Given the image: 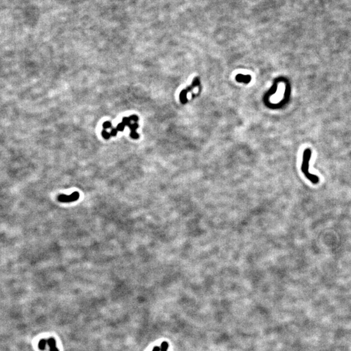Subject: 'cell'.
I'll return each mask as SVG.
<instances>
[{
  "mask_svg": "<svg viewBox=\"0 0 351 351\" xmlns=\"http://www.w3.org/2000/svg\"><path fill=\"white\" fill-rule=\"evenodd\" d=\"M79 197H80V194L77 192H74L72 193L71 195H61L58 196V200L61 202L64 203H69L72 202H75L78 200Z\"/></svg>",
  "mask_w": 351,
  "mask_h": 351,
  "instance_id": "cell-2",
  "label": "cell"
},
{
  "mask_svg": "<svg viewBox=\"0 0 351 351\" xmlns=\"http://www.w3.org/2000/svg\"><path fill=\"white\" fill-rule=\"evenodd\" d=\"M130 137L133 139H137L139 137V135L137 133L136 131H132L130 133Z\"/></svg>",
  "mask_w": 351,
  "mask_h": 351,
  "instance_id": "cell-12",
  "label": "cell"
},
{
  "mask_svg": "<svg viewBox=\"0 0 351 351\" xmlns=\"http://www.w3.org/2000/svg\"><path fill=\"white\" fill-rule=\"evenodd\" d=\"M103 128H104V130H107V129H111V128H113V126H112V124L110 122L106 121L103 124Z\"/></svg>",
  "mask_w": 351,
  "mask_h": 351,
  "instance_id": "cell-9",
  "label": "cell"
},
{
  "mask_svg": "<svg viewBox=\"0 0 351 351\" xmlns=\"http://www.w3.org/2000/svg\"><path fill=\"white\" fill-rule=\"evenodd\" d=\"M236 80L239 82H243L244 83H248L251 80V77L249 75H242L238 74L236 76Z\"/></svg>",
  "mask_w": 351,
  "mask_h": 351,
  "instance_id": "cell-4",
  "label": "cell"
},
{
  "mask_svg": "<svg viewBox=\"0 0 351 351\" xmlns=\"http://www.w3.org/2000/svg\"><path fill=\"white\" fill-rule=\"evenodd\" d=\"M198 84H199V80H198V79L197 78V77H196V78L194 79V81H193L192 84V85L191 87H189L188 89H187L186 90H183L182 91V93H181L180 95H179V99H180V101H181V102L182 103H185L187 102L186 95H187V92L191 90H192L193 89V88L195 87L196 85H198Z\"/></svg>",
  "mask_w": 351,
  "mask_h": 351,
  "instance_id": "cell-3",
  "label": "cell"
},
{
  "mask_svg": "<svg viewBox=\"0 0 351 351\" xmlns=\"http://www.w3.org/2000/svg\"><path fill=\"white\" fill-rule=\"evenodd\" d=\"M46 345H47V340H46L44 339H42L40 341H39L38 346V348L39 349H40L42 350H44L46 349Z\"/></svg>",
  "mask_w": 351,
  "mask_h": 351,
  "instance_id": "cell-6",
  "label": "cell"
},
{
  "mask_svg": "<svg viewBox=\"0 0 351 351\" xmlns=\"http://www.w3.org/2000/svg\"><path fill=\"white\" fill-rule=\"evenodd\" d=\"M168 348H169V343L166 341H163V343H161V347H160V351H166L167 350Z\"/></svg>",
  "mask_w": 351,
  "mask_h": 351,
  "instance_id": "cell-7",
  "label": "cell"
},
{
  "mask_svg": "<svg viewBox=\"0 0 351 351\" xmlns=\"http://www.w3.org/2000/svg\"><path fill=\"white\" fill-rule=\"evenodd\" d=\"M130 118L131 121H133L135 123L139 121V117L137 115H131L130 116Z\"/></svg>",
  "mask_w": 351,
  "mask_h": 351,
  "instance_id": "cell-14",
  "label": "cell"
},
{
  "mask_svg": "<svg viewBox=\"0 0 351 351\" xmlns=\"http://www.w3.org/2000/svg\"><path fill=\"white\" fill-rule=\"evenodd\" d=\"M102 137L105 139H109V138H110L111 136V134H110V133H109L108 131H107L106 130H103L102 131Z\"/></svg>",
  "mask_w": 351,
  "mask_h": 351,
  "instance_id": "cell-8",
  "label": "cell"
},
{
  "mask_svg": "<svg viewBox=\"0 0 351 351\" xmlns=\"http://www.w3.org/2000/svg\"><path fill=\"white\" fill-rule=\"evenodd\" d=\"M311 156V151L310 149H306L303 153L302 157V163L301 170L305 176L313 184H317L319 182V179L316 175L312 174L309 171V163Z\"/></svg>",
  "mask_w": 351,
  "mask_h": 351,
  "instance_id": "cell-1",
  "label": "cell"
},
{
  "mask_svg": "<svg viewBox=\"0 0 351 351\" xmlns=\"http://www.w3.org/2000/svg\"><path fill=\"white\" fill-rule=\"evenodd\" d=\"M129 128L131 130V131H136L139 128V124H137V123H133V124H131L129 126Z\"/></svg>",
  "mask_w": 351,
  "mask_h": 351,
  "instance_id": "cell-11",
  "label": "cell"
},
{
  "mask_svg": "<svg viewBox=\"0 0 351 351\" xmlns=\"http://www.w3.org/2000/svg\"><path fill=\"white\" fill-rule=\"evenodd\" d=\"M123 124H124L125 126H130L131 124V120L130 117H124L122 118V122Z\"/></svg>",
  "mask_w": 351,
  "mask_h": 351,
  "instance_id": "cell-10",
  "label": "cell"
},
{
  "mask_svg": "<svg viewBox=\"0 0 351 351\" xmlns=\"http://www.w3.org/2000/svg\"><path fill=\"white\" fill-rule=\"evenodd\" d=\"M125 126H125L124 124H123L122 122H121V123H119V124H118L117 125V126L116 127V130H117L118 131H123L124 130Z\"/></svg>",
  "mask_w": 351,
  "mask_h": 351,
  "instance_id": "cell-13",
  "label": "cell"
},
{
  "mask_svg": "<svg viewBox=\"0 0 351 351\" xmlns=\"http://www.w3.org/2000/svg\"><path fill=\"white\" fill-rule=\"evenodd\" d=\"M47 344L50 347V351H59L56 347V341L54 338H50L47 340Z\"/></svg>",
  "mask_w": 351,
  "mask_h": 351,
  "instance_id": "cell-5",
  "label": "cell"
},
{
  "mask_svg": "<svg viewBox=\"0 0 351 351\" xmlns=\"http://www.w3.org/2000/svg\"><path fill=\"white\" fill-rule=\"evenodd\" d=\"M152 351H160V347H159L158 346H156L153 347Z\"/></svg>",
  "mask_w": 351,
  "mask_h": 351,
  "instance_id": "cell-16",
  "label": "cell"
},
{
  "mask_svg": "<svg viewBox=\"0 0 351 351\" xmlns=\"http://www.w3.org/2000/svg\"><path fill=\"white\" fill-rule=\"evenodd\" d=\"M118 131L116 130V128H112L111 130V131H110V134H111V136H113V137H115V136H116L117 135Z\"/></svg>",
  "mask_w": 351,
  "mask_h": 351,
  "instance_id": "cell-15",
  "label": "cell"
}]
</instances>
